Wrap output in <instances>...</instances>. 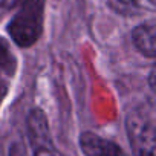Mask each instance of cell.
Wrapping results in <instances>:
<instances>
[{
    "label": "cell",
    "instance_id": "1",
    "mask_svg": "<svg viewBox=\"0 0 156 156\" xmlns=\"http://www.w3.org/2000/svg\"><path fill=\"white\" fill-rule=\"evenodd\" d=\"M46 0H22L20 8L8 25L12 41L20 48L35 44L43 32Z\"/></svg>",
    "mask_w": 156,
    "mask_h": 156
},
{
    "label": "cell",
    "instance_id": "2",
    "mask_svg": "<svg viewBox=\"0 0 156 156\" xmlns=\"http://www.w3.org/2000/svg\"><path fill=\"white\" fill-rule=\"evenodd\" d=\"M126 133L133 156H156V124L151 107H133L126 115Z\"/></svg>",
    "mask_w": 156,
    "mask_h": 156
},
{
    "label": "cell",
    "instance_id": "3",
    "mask_svg": "<svg viewBox=\"0 0 156 156\" xmlns=\"http://www.w3.org/2000/svg\"><path fill=\"white\" fill-rule=\"evenodd\" d=\"M26 129H28V138L32 147V151H55L48 118L40 109H32L26 119Z\"/></svg>",
    "mask_w": 156,
    "mask_h": 156
},
{
    "label": "cell",
    "instance_id": "4",
    "mask_svg": "<svg viewBox=\"0 0 156 156\" xmlns=\"http://www.w3.org/2000/svg\"><path fill=\"white\" fill-rule=\"evenodd\" d=\"M80 148L86 156H126V153L118 144L104 139L92 132L81 133Z\"/></svg>",
    "mask_w": 156,
    "mask_h": 156
},
{
    "label": "cell",
    "instance_id": "5",
    "mask_svg": "<svg viewBox=\"0 0 156 156\" xmlns=\"http://www.w3.org/2000/svg\"><path fill=\"white\" fill-rule=\"evenodd\" d=\"M156 26L154 22H147L138 25L132 31V41L138 52H141L147 58L156 57Z\"/></svg>",
    "mask_w": 156,
    "mask_h": 156
},
{
    "label": "cell",
    "instance_id": "6",
    "mask_svg": "<svg viewBox=\"0 0 156 156\" xmlns=\"http://www.w3.org/2000/svg\"><path fill=\"white\" fill-rule=\"evenodd\" d=\"M16 69H17L16 55H14L8 40L0 37V73L11 76L16 73Z\"/></svg>",
    "mask_w": 156,
    "mask_h": 156
},
{
    "label": "cell",
    "instance_id": "7",
    "mask_svg": "<svg viewBox=\"0 0 156 156\" xmlns=\"http://www.w3.org/2000/svg\"><path fill=\"white\" fill-rule=\"evenodd\" d=\"M107 5L113 12L122 17H132L139 12L138 0H107Z\"/></svg>",
    "mask_w": 156,
    "mask_h": 156
},
{
    "label": "cell",
    "instance_id": "8",
    "mask_svg": "<svg viewBox=\"0 0 156 156\" xmlns=\"http://www.w3.org/2000/svg\"><path fill=\"white\" fill-rule=\"evenodd\" d=\"M9 156H23V147L22 144H16L9 150Z\"/></svg>",
    "mask_w": 156,
    "mask_h": 156
},
{
    "label": "cell",
    "instance_id": "9",
    "mask_svg": "<svg viewBox=\"0 0 156 156\" xmlns=\"http://www.w3.org/2000/svg\"><path fill=\"white\" fill-rule=\"evenodd\" d=\"M6 92H8V84L0 78V103H2V100H3V97L6 95Z\"/></svg>",
    "mask_w": 156,
    "mask_h": 156
},
{
    "label": "cell",
    "instance_id": "10",
    "mask_svg": "<svg viewBox=\"0 0 156 156\" xmlns=\"http://www.w3.org/2000/svg\"><path fill=\"white\" fill-rule=\"evenodd\" d=\"M154 67H151V70H150V75H148V83H150V89L151 90H154Z\"/></svg>",
    "mask_w": 156,
    "mask_h": 156
}]
</instances>
